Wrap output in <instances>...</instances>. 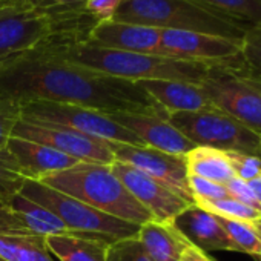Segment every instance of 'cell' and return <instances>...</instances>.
Returning <instances> with one entry per match:
<instances>
[{
	"mask_svg": "<svg viewBox=\"0 0 261 261\" xmlns=\"http://www.w3.org/2000/svg\"><path fill=\"white\" fill-rule=\"evenodd\" d=\"M20 2L37 13L57 17H82L85 13L86 0H20Z\"/></svg>",
	"mask_w": 261,
	"mask_h": 261,
	"instance_id": "83f0119b",
	"label": "cell"
},
{
	"mask_svg": "<svg viewBox=\"0 0 261 261\" xmlns=\"http://www.w3.org/2000/svg\"><path fill=\"white\" fill-rule=\"evenodd\" d=\"M43 46L0 69V97L68 103L105 114L166 112L137 83L56 59Z\"/></svg>",
	"mask_w": 261,
	"mask_h": 261,
	"instance_id": "6da1fadb",
	"label": "cell"
},
{
	"mask_svg": "<svg viewBox=\"0 0 261 261\" xmlns=\"http://www.w3.org/2000/svg\"><path fill=\"white\" fill-rule=\"evenodd\" d=\"M27 178L22 175L8 149L0 151V203H7L20 194Z\"/></svg>",
	"mask_w": 261,
	"mask_h": 261,
	"instance_id": "4316f807",
	"label": "cell"
},
{
	"mask_svg": "<svg viewBox=\"0 0 261 261\" xmlns=\"http://www.w3.org/2000/svg\"><path fill=\"white\" fill-rule=\"evenodd\" d=\"M243 39H229L214 34L163 30L159 56L198 62L207 65L232 63L241 59Z\"/></svg>",
	"mask_w": 261,
	"mask_h": 261,
	"instance_id": "8fae6325",
	"label": "cell"
},
{
	"mask_svg": "<svg viewBox=\"0 0 261 261\" xmlns=\"http://www.w3.org/2000/svg\"><path fill=\"white\" fill-rule=\"evenodd\" d=\"M109 148L115 162L129 165L143 174H148L166 183L185 200L194 203V197L188 186V171L185 157L166 154L149 146H134L126 143L111 142Z\"/></svg>",
	"mask_w": 261,
	"mask_h": 261,
	"instance_id": "7c38bea8",
	"label": "cell"
},
{
	"mask_svg": "<svg viewBox=\"0 0 261 261\" xmlns=\"http://www.w3.org/2000/svg\"><path fill=\"white\" fill-rule=\"evenodd\" d=\"M243 31L261 27V0H191Z\"/></svg>",
	"mask_w": 261,
	"mask_h": 261,
	"instance_id": "603a6c76",
	"label": "cell"
},
{
	"mask_svg": "<svg viewBox=\"0 0 261 261\" xmlns=\"http://www.w3.org/2000/svg\"><path fill=\"white\" fill-rule=\"evenodd\" d=\"M137 85L168 114L217 109L201 85L177 80H142Z\"/></svg>",
	"mask_w": 261,
	"mask_h": 261,
	"instance_id": "ac0fdd59",
	"label": "cell"
},
{
	"mask_svg": "<svg viewBox=\"0 0 261 261\" xmlns=\"http://www.w3.org/2000/svg\"><path fill=\"white\" fill-rule=\"evenodd\" d=\"M10 2H13V0H0V8L5 7V5H8Z\"/></svg>",
	"mask_w": 261,
	"mask_h": 261,
	"instance_id": "f35d334b",
	"label": "cell"
},
{
	"mask_svg": "<svg viewBox=\"0 0 261 261\" xmlns=\"http://www.w3.org/2000/svg\"><path fill=\"white\" fill-rule=\"evenodd\" d=\"M111 168L133 197L159 221H174L188 206L194 204L166 183L143 174L133 166L114 162Z\"/></svg>",
	"mask_w": 261,
	"mask_h": 261,
	"instance_id": "4fadbf2b",
	"label": "cell"
},
{
	"mask_svg": "<svg viewBox=\"0 0 261 261\" xmlns=\"http://www.w3.org/2000/svg\"><path fill=\"white\" fill-rule=\"evenodd\" d=\"M226 155L237 178L243 181H252L261 177V155L244 152H226Z\"/></svg>",
	"mask_w": 261,
	"mask_h": 261,
	"instance_id": "1f68e13d",
	"label": "cell"
},
{
	"mask_svg": "<svg viewBox=\"0 0 261 261\" xmlns=\"http://www.w3.org/2000/svg\"><path fill=\"white\" fill-rule=\"evenodd\" d=\"M188 175L200 177L218 185H226L235 177L224 151L195 146L185 155Z\"/></svg>",
	"mask_w": 261,
	"mask_h": 261,
	"instance_id": "7402d4cb",
	"label": "cell"
},
{
	"mask_svg": "<svg viewBox=\"0 0 261 261\" xmlns=\"http://www.w3.org/2000/svg\"><path fill=\"white\" fill-rule=\"evenodd\" d=\"M20 194L31 201L46 207L59 220H62V223L71 232L75 233L94 235L112 243L121 238L137 237L140 227L136 223H129L97 211L92 206L40 181L27 180Z\"/></svg>",
	"mask_w": 261,
	"mask_h": 261,
	"instance_id": "8992f818",
	"label": "cell"
},
{
	"mask_svg": "<svg viewBox=\"0 0 261 261\" xmlns=\"http://www.w3.org/2000/svg\"><path fill=\"white\" fill-rule=\"evenodd\" d=\"M180 261H214L204 250L195 247L194 244H188L180 256Z\"/></svg>",
	"mask_w": 261,
	"mask_h": 261,
	"instance_id": "d590c367",
	"label": "cell"
},
{
	"mask_svg": "<svg viewBox=\"0 0 261 261\" xmlns=\"http://www.w3.org/2000/svg\"><path fill=\"white\" fill-rule=\"evenodd\" d=\"M137 240L154 261H180L189 241L172 221L151 220L139 227Z\"/></svg>",
	"mask_w": 261,
	"mask_h": 261,
	"instance_id": "ffe728a7",
	"label": "cell"
},
{
	"mask_svg": "<svg viewBox=\"0 0 261 261\" xmlns=\"http://www.w3.org/2000/svg\"><path fill=\"white\" fill-rule=\"evenodd\" d=\"M13 137L49 146L85 163L112 165L115 162L108 142L88 137L74 129L53 123L27 121L20 118L14 127Z\"/></svg>",
	"mask_w": 261,
	"mask_h": 261,
	"instance_id": "30bf717a",
	"label": "cell"
},
{
	"mask_svg": "<svg viewBox=\"0 0 261 261\" xmlns=\"http://www.w3.org/2000/svg\"><path fill=\"white\" fill-rule=\"evenodd\" d=\"M7 149L13 155L22 175L33 181H40L80 163L79 160L49 146L19 137H11Z\"/></svg>",
	"mask_w": 261,
	"mask_h": 261,
	"instance_id": "e0dca14e",
	"label": "cell"
},
{
	"mask_svg": "<svg viewBox=\"0 0 261 261\" xmlns=\"http://www.w3.org/2000/svg\"><path fill=\"white\" fill-rule=\"evenodd\" d=\"M106 261H154L142 247L137 237L112 241L108 247Z\"/></svg>",
	"mask_w": 261,
	"mask_h": 261,
	"instance_id": "f1b7e54d",
	"label": "cell"
},
{
	"mask_svg": "<svg viewBox=\"0 0 261 261\" xmlns=\"http://www.w3.org/2000/svg\"><path fill=\"white\" fill-rule=\"evenodd\" d=\"M201 88L217 109L261 136V79L246 69L241 59L212 65Z\"/></svg>",
	"mask_w": 261,
	"mask_h": 261,
	"instance_id": "52a82bcc",
	"label": "cell"
},
{
	"mask_svg": "<svg viewBox=\"0 0 261 261\" xmlns=\"http://www.w3.org/2000/svg\"><path fill=\"white\" fill-rule=\"evenodd\" d=\"M114 19L159 30L195 31L238 40L246 34L237 25L206 11L191 0H123Z\"/></svg>",
	"mask_w": 261,
	"mask_h": 261,
	"instance_id": "5b68a950",
	"label": "cell"
},
{
	"mask_svg": "<svg viewBox=\"0 0 261 261\" xmlns=\"http://www.w3.org/2000/svg\"><path fill=\"white\" fill-rule=\"evenodd\" d=\"M197 206L201 209L223 218H230V220H241V221H255L261 218V212L250 209L249 206L240 203L238 200L227 197V198H220V200H198L195 201Z\"/></svg>",
	"mask_w": 261,
	"mask_h": 261,
	"instance_id": "484cf974",
	"label": "cell"
},
{
	"mask_svg": "<svg viewBox=\"0 0 261 261\" xmlns=\"http://www.w3.org/2000/svg\"><path fill=\"white\" fill-rule=\"evenodd\" d=\"M162 31L163 30L154 27L112 19L97 22L82 42L117 51L157 54L162 40Z\"/></svg>",
	"mask_w": 261,
	"mask_h": 261,
	"instance_id": "9a60e30c",
	"label": "cell"
},
{
	"mask_svg": "<svg viewBox=\"0 0 261 261\" xmlns=\"http://www.w3.org/2000/svg\"><path fill=\"white\" fill-rule=\"evenodd\" d=\"M20 121V101L0 97V151H5L14 127Z\"/></svg>",
	"mask_w": 261,
	"mask_h": 261,
	"instance_id": "f546056e",
	"label": "cell"
},
{
	"mask_svg": "<svg viewBox=\"0 0 261 261\" xmlns=\"http://www.w3.org/2000/svg\"><path fill=\"white\" fill-rule=\"evenodd\" d=\"M247 183H249L250 189L253 191V194L256 195V198H258V201L261 204V177H258V178H255L252 181H247Z\"/></svg>",
	"mask_w": 261,
	"mask_h": 261,
	"instance_id": "8d00e7d4",
	"label": "cell"
},
{
	"mask_svg": "<svg viewBox=\"0 0 261 261\" xmlns=\"http://www.w3.org/2000/svg\"><path fill=\"white\" fill-rule=\"evenodd\" d=\"M188 186L194 197V203L198 200H220L230 197L224 185H218L200 177L188 175Z\"/></svg>",
	"mask_w": 261,
	"mask_h": 261,
	"instance_id": "d6a6232c",
	"label": "cell"
},
{
	"mask_svg": "<svg viewBox=\"0 0 261 261\" xmlns=\"http://www.w3.org/2000/svg\"><path fill=\"white\" fill-rule=\"evenodd\" d=\"M0 261H56L46 237L0 232Z\"/></svg>",
	"mask_w": 261,
	"mask_h": 261,
	"instance_id": "cb8c5ba5",
	"label": "cell"
},
{
	"mask_svg": "<svg viewBox=\"0 0 261 261\" xmlns=\"http://www.w3.org/2000/svg\"><path fill=\"white\" fill-rule=\"evenodd\" d=\"M43 48L56 59L134 83L142 80H177L201 85L212 66L159 54L100 48L79 39H56L48 42Z\"/></svg>",
	"mask_w": 261,
	"mask_h": 261,
	"instance_id": "7a4b0ae2",
	"label": "cell"
},
{
	"mask_svg": "<svg viewBox=\"0 0 261 261\" xmlns=\"http://www.w3.org/2000/svg\"><path fill=\"white\" fill-rule=\"evenodd\" d=\"M10 4H11V2H10Z\"/></svg>",
	"mask_w": 261,
	"mask_h": 261,
	"instance_id": "ab89813d",
	"label": "cell"
},
{
	"mask_svg": "<svg viewBox=\"0 0 261 261\" xmlns=\"http://www.w3.org/2000/svg\"><path fill=\"white\" fill-rule=\"evenodd\" d=\"M123 0H86L85 13L95 22L112 20Z\"/></svg>",
	"mask_w": 261,
	"mask_h": 261,
	"instance_id": "836d02e7",
	"label": "cell"
},
{
	"mask_svg": "<svg viewBox=\"0 0 261 261\" xmlns=\"http://www.w3.org/2000/svg\"><path fill=\"white\" fill-rule=\"evenodd\" d=\"M20 118L27 121L53 123L74 129L80 134L103 142L146 146L134 133L114 121L109 114L68 103L27 101L20 103Z\"/></svg>",
	"mask_w": 261,
	"mask_h": 261,
	"instance_id": "9c48e42d",
	"label": "cell"
},
{
	"mask_svg": "<svg viewBox=\"0 0 261 261\" xmlns=\"http://www.w3.org/2000/svg\"><path fill=\"white\" fill-rule=\"evenodd\" d=\"M217 220L226 232L227 238L230 240L233 252H243L256 256L261 261V238L252 221L230 220L223 217H217Z\"/></svg>",
	"mask_w": 261,
	"mask_h": 261,
	"instance_id": "d4e9b609",
	"label": "cell"
},
{
	"mask_svg": "<svg viewBox=\"0 0 261 261\" xmlns=\"http://www.w3.org/2000/svg\"><path fill=\"white\" fill-rule=\"evenodd\" d=\"M97 22L89 16L57 17L27 8L20 0L0 8V69L56 39L83 40Z\"/></svg>",
	"mask_w": 261,
	"mask_h": 261,
	"instance_id": "277c9868",
	"label": "cell"
},
{
	"mask_svg": "<svg viewBox=\"0 0 261 261\" xmlns=\"http://www.w3.org/2000/svg\"><path fill=\"white\" fill-rule=\"evenodd\" d=\"M0 232L48 237L71 230L46 207L17 194L13 200L0 203Z\"/></svg>",
	"mask_w": 261,
	"mask_h": 261,
	"instance_id": "2e32d148",
	"label": "cell"
},
{
	"mask_svg": "<svg viewBox=\"0 0 261 261\" xmlns=\"http://www.w3.org/2000/svg\"><path fill=\"white\" fill-rule=\"evenodd\" d=\"M241 62L246 69L261 79V27L246 31L241 45Z\"/></svg>",
	"mask_w": 261,
	"mask_h": 261,
	"instance_id": "4dcf8cb0",
	"label": "cell"
},
{
	"mask_svg": "<svg viewBox=\"0 0 261 261\" xmlns=\"http://www.w3.org/2000/svg\"><path fill=\"white\" fill-rule=\"evenodd\" d=\"M175 227L185 235V238L195 247L212 252V250H229L233 252V246L218 223L217 217L195 203L188 206L172 221Z\"/></svg>",
	"mask_w": 261,
	"mask_h": 261,
	"instance_id": "d6986e66",
	"label": "cell"
},
{
	"mask_svg": "<svg viewBox=\"0 0 261 261\" xmlns=\"http://www.w3.org/2000/svg\"><path fill=\"white\" fill-rule=\"evenodd\" d=\"M109 241L86 233H56L46 237V246L60 261H106Z\"/></svg>",
	"mask_w": 261,
	"mask_h": 261,
	"instance_id": "44dd1931",
	"label": "cell"
},
{
	"mask_svg": "<svg viewBox=\"0 0 261 261\" xmlns=\"http://www.w3.org/2000/svg\"><path fill=\"white\" fill-rule=\"evenodd\" d=\"M40 183L129 223L142 226L155 220L124 188L111 165L80 162L66 171L40 180Z\"/></svg>",
	"mask_w": 261,
	"mask_h": 261,
	"instance_id": "3957f363",
	"label": "cell"
},
{
	"mask_svg": "<svg viewBox=\"0 0 261 261\" xmlns=\"http://www.w3.org/2000/svg\"><path fill=\"white\" fill-rule=\"evenodd\" d=\"M224 186H226V189H227V192H229V195L232 198H235L240 203L249 206L250 209H255V211L261 212V204H259L256 195L253 194V191L250 189V186H249L247 181H243V180L233 177Z\"/></svg>",
	"mask_w": 261,
	"mask_h": 261,
	"instance_id": "e575fe53",
	"label": "cell"
},
{
	"mask_svg": "<svg viewBox=\"0 0 261 261\" xmlns=\"http://www.w3.org/2000/svg\"><path fill=\"white\" fill-rule=\"evenodd\" d=\"M109 117L123 127L134 133L143 143L152 149L185 157L195 148L180 130L169 121L166 112H115Z\"/></svg>",
	"mask_w": 261,
	"mask_h": 261,
	"instance_id": "5bb4252c",
	"label": "cell"
},
{
	"mask_svg": "<svg viewBox=\"0 0 261 261\" xmlns=\"http://www.w3.org/2000/svg\"><path fill=\"white\" fill-rule=\"evenodd\" d=\"M168 118L195 146L261 155V136L220 109L175 112Z\"/></svg>",
	"mask_w": 261,
	"mask_h": 261,
	"instance_id": "ba28073f",
	"label": "cell"
},
{
	"mask_svg": "<svg viewBox=\"0 0 261 261\" xmlns=\"http://www.w3.org/2000/svg\"><path fill=\"white\" fill-rule=\"evenodd\" d=\"M252 224L255 226V229L258 230V233H261V218H259V220H255V221H252Z\"/></svg>",
	"mask_w": 261,
	"mask_h": 261,
	"instance_id": "74e56055",
	"label": "cell"
}]
</instances>
